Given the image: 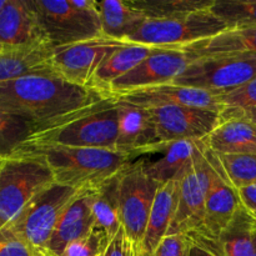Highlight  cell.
I'll return each mask as SVG.
<instances>
[{
  "mask_svg": "<svg viewBox=\"0 0 256 256\" xmlns=\"http://www.w3.org/2000/svg\"><path fill=\"white\" fill-rule=\"evenodd\" d=\"M2 48H4V46H2V44H0V50H2Z\"/></svg>",
  "mask_w": 256,
  "mask_h": 256,
  "instance_id": "f6af8a7d",
  "label": "cell"
},
{
  "mask_svg": "<svg viewBox=\"0 0 256 256\" xmlns=\"http://www.w3.org/2000/svg\"><path fill=\"white\" fill-rule=\"evenodd\" d=\"M128 44L130 42L100 35L76 44L55 48L52 56V72L72 84L92 88L94 75L102 62Z\"/></svg>",
  "mask_w": 256,
  "mask_h": 256,
  "instance_id": "8fae6325",
  "label": "cell"
},
{
  "mask_svg": "<svg viewBox=\"0 0 256 256\" xmlns=\"http://www.w3.org/2000/svg\"><path fill=\"white\" fill-rule=\"evenodd\" d=\"M0 256H34V250L8 226L0 230Z\"/></svg>",
  "mask_w": 256,
  "mask_h": 256,
  "instance_id": "836d02e7",
  "label": "cell"
},
{
  "mask_svg": "<svg viewBox=\"0 0 256 256\" xmlns=\"http://www.w3.org/2000/svg\"><path fill=\"white\" fill-rule=\"evenodd\" d=\"M84 192L52 182L38 192L6 226L32 250H45L62 215Z\"/></svg>",
  "mask_w": 256,
  "mask_h": 256,
  "instance_id": "5b68a950",
  "label": "cell"
},
{
  "mask_svg": "<svg viewBox=\"0 0 256 256\" xmlns=\"http://www.w3.org/2000/svg\"><path fill=\"white\" fill-rule=\"evenodd\" d=\"M256 220L249 212L240 208L230 224L222 230L218 242L224 256H254V232Z\"/></svg>",
  "mask_w": 256,
  "mask_h": 256,
  "instance_id": "4316f807",
  "label": "cell"
},
{
  "mask_svg": "<svg viewBox=\"0 0 256 256\" xmlns=\"http://www.w3.org/2000/svg\"><path fill=\"white\" fill-rule=\"evenodd\" d=\"M189 238V256H224L219 246L218 239L202 232H190Z\"/></svg>",
  "mask_w": 256,
  "mask_h": 256,
  "instance_id": "e575fe53",
  "label": "cell"
},
{
  "mask_svg": "<svg viewBox=\"0 0 256 256\" xmlns=\"http://www.w3.org/2000/svg\"><path fill=\"white\" fill-rule=\"evenodd\" d=\"M48 42L32 0H6L0 12V44L2 46Z\"/></svg>",
  "mask_w": 256,
  "mask_h": 256,
  "instance_id": "2e32d148",
  "label": "cell"
},
{
  "mask_svg": "<svg viewBox=\"0 0 256 256\" xmlns=\"http://www.w3.org/2000/svg\"><path fill=\"white\" fill-rule=\"evenodd\" d=\"M52 46L49 42H36L24 46H4L0 50V82L32 74L52 72Z\"/></svg>",
  "mask_w": 256,
  "mask_h": 256,
  "instance_id": "ac0fdd59",
  "label": "cell"
},
{
  "mask_svg": "<svg viewBox=\"0 0 256 256\" xmlns=\"http://www.w3.org/2000/svg\"><path fill=\"white\" fill-rule=\"evenodd\" d=\"M228 25L210 9L172 19H146L128 42L148 46H184L220 34Z\"/></svg>",
  "mask_w": 256,
  "mask_h": 256,
  "instance_id": "8992f818",
  "label": "cell"
},
{
  "mask_svg": "<svg viewBox=\"0 0 256 256\" xmlns=\"http://www.w3.org/2000/svg\"><path fill=\"white\" fill-rule=\"evenodd\" d=\"M252 242H254V256H256V222L254 226V232H252Z\"/></svg>",
  "mask_w": 256,
  "mask_h": 256,
  "instance_id": "ab89813d",
  "label": "cell"
},
{
  "mask_svg": "<svg viewBox=\"0 0 256 256\" xmlns=\"http://www.w3.org/2000/svg\"><path fill=\"white\" fill-rule=\"evenodd\" d=\"M189 64V56L180 48H158L128 74L112 82L109 92L120 96L144 88L170 84L186 70Z\"/></svg>",
  "mask_w": 256,
  "mask_h": 256,
  "instance_id": "7c38bea8",
  "label": "cell"
},
{
  "mask_svg": "<svg viewBox=\"0 0 256 256\" xmlns=\"http://www.w3.org/2000/svg\"><path fill=\"white\" fill-rule=\"evenodd\" d=\"M156 49L158 46H148L134 42L120 48L119 50L112 52L95 72L92 88L110 94L109 86L112 82L128 74Z\"/></svg>",
  "mask_w": 256,
  "mask_h": 256,
  "instance_id": "cb8c5ba5",
  "label": "cell"
},
{
  "mask_svg": "<svg viewBox=\"0 0 256 256\" xmlns=\"http://www.w3.org/2000/svg\"><path fill=\"white\" fill-rule=\"evenodd\" d=\"M198 142L179 140L168 144L162 149V156L156 162H144L145 172L160 185L178 179L190 166L196 152Z\"/></svg>",
  "mask_w": 256,
  "mask_h": 256,
  "instance_id": "d4e9b609",
  "label": "cell"
},
{
  "mask_svg": "<svg viewBox=\"0 0 256 256\" xmlns=\"http://www.w3.org/2000/svg\"><path fill=\"white\" fill-rule=\"evenodd\" d=\"M204 144L215 154H256V122L242 119L220 120Z\"/></svg>",
  "mask_w": 256,
  "mask_h": 256,
  "instance_id": "7402d4cb",
  "label": "cell"
},
{
  "mask_svg": "<svg viewBox=\"0 0 256 256\" xmlns=\"http://www.w3.org/2000/svg\"><path fill=\"white\" fill-rule=\"evenodd\" d=\"M32 124L26 119L0 109V155L12 156L15 150L32 135Z\"/></svg>",
  "mask_w": 256,
  "mask_h": 256,
  "instance_id": "4dcf8cb0",
  "label": "cell"
},
{
  "mask_svg": "<svg viewBox=\"0 0 256 256\" xmlns=\"http://www.w3.org/2000/svg\"><path fill=\"white\" fill-rule=\"evenodd\" d=\"M256 79V56H219L192 60L172 84L192 86L218 95Z\"/></svg>",
  "mask_w": 256,
  "mask_h": 256,
  "instance_id": "30bf717a",
  "label": "cell"
},
{
  "mask_svg": "<svg viewBox=\"0 0 256 256\" xmlns=\"http://www.w3.org/2000/svg\"><path fill=\"white\" fill-rule=\"evenodd\" d=\"M212 166L205 154L204 140L198 142L190 166L180 176L179 202L166 235L200 232L204 229L205 199Z\"/></svg>",
  "mask_w": 256,
  "mask_h": 256,
  "instance_id": "9c48e42d",
  "label": "cell"
},
{
  "mask_svg": "<svg viewBox=\"0 0 256 256\" xmlns=\"http://www.w3.org/2000/svg\"><path fill=\"white\" fill-rule=\"evenodd\" d=\"M122 102L142 108L156 106H190L209 109L222 112V105L218 96L206 90L176 84H162L144 88L116 96Z\"/></svg>",
  "mask_w": 256,
  "mask_h": 256,
  "instance_id": "9a60e30c",
  "label": "cell"
},
{
  "mask_svg": "<svg viewBox=\"0 0 256 256\" xmlns=\"http://www.w3.org/2000/svg\"><path fill=\"white\" fill-rule=\"evenodd\" d=\"M152 118L162 149L179 140H205L220 124V114L190 106L146 108Z\"/></svg>",
  "mask_w": 256,
  "mask_h": 256,
  "instance_id": "4fadbf2b",
  "label": "cell"
},
{
  "mask_svg": "<svg viewBox=\"0 0 256 256\" xmlns=\"http://www.w3.org/2000/svg\"><path fill=\"white\" fill-rule=\"evenodd\" d=\"M240 208L242 202L238 195V190L222 172L212 166V180L205 199L204 229L200 232L218 239Z\"/></svg>",
  "mask_w": 256,
  "mask_h": 256,
  "instance_id": "e0dca14e",
  "label": "cell"
},
{
  "mask_svg": "<svg viewBox=\"0 0 256 256\" xmlns=\"http://www.w3.org/2000/svg\"><path fill=\"white\" fill-rule=\"evenodd\" d=\"M34 256H42L40 250H34Z\"/></svg>",
  "mask_w": 256,
  "mask_h": 256,
  "instance_id": "7bdbcfd3",
  "label": "cell"
},
{
  "mask_svg": "<svg viewBox=\"0 0 256 256\" xmlns=\"http://www.w3.org/2000/svg\"><path fill=\"white\" fill-rule=\"evenodd\" d=\"M135 256H152V255L150 254V252H145V250L142 248V245L136 244V254H135Z\"/></svg>",
  "mask_w": 256,
  "mask_h": 256,
  "instance_id": "f35d334b",
  "label": "cell"
},
{
  "mask_svg": "<svg viewBox=\"0 0 256 256\" xmlns=\"http://www.w3.org/2000/svg\"><path fill=\"white\" fill-rule=\"evenodd\" d=\"M4 162H5V159L2 156V155H0V166H2V165L4 164Z\"/></svg>",
  "mask_w": 256,
  "mask_h": 256,
  "instance_id": "ee69618b",
  "label": "cell"
},
{
  "mask_svg": "<svg viewBox=\"0 0 256 256\" xmlns=\"http://www.w3.org/2000/svg\"><path fill=\"white\" fill-rule=\"evenodd\" d=\"M112 94L72 84L55 72L32 74L0 82V109L42 126Z\"/></svg>",
  "mask_w": 256,
  "mask_h": 256,
  "instance_id": "6da1fadb",
  "label": "cell"
},
{
  "mask_svg": "<svg viewBox=\"0 0 256 256\" xmlns=\"http://www.w3.org/2000/svg\"><path fill=\"white\" fill-rule=\"evenodd\" d=\"M146 19H172L210 9L214 0H129Z\"/></svg>",
  "mask_w": 256,
  "mask_h": 256,
  "instance_id": "f1b7e54d",
  "label": "cell"
},
{
  "mask_svg": "<svg viewBox=\"0 0 256 256\" xmlns=\"http://www.w3.org/2000/svg\"><path fill=\"white\" fill-rule=\"evenodd\" d=\"M40 252H42V256H52V254H49V252H46V250H40Z\"/></svg>",
  "mask_w": 256,
  "mask_h": 256,
  "instance_id": "b9f144b4",
  "label": "cell"
},
{
  "mask_svg": "<svg viewBox=\"0 0 256 256\" xmlns=\"http://www.w3.org/2000/svg\"><path fill=\"white\" fill-rule=\"evenodd\" d=\"M135 254H136V244L129 239L122 226L110 240L104 256H135Z\"/></svg>",
  "mask_w": 256,
  "mask_h": 256,
  "instance_id": "8d00e7d4",
  "label": "cell"
},
{
  "mask_svg": "<svg viewBox=\"0 0 256 256\" xmlns=\"http://www.w3.org/2000/svg\"><path fill=\"white\" fill-rule=\"evenodd\" d=\"M99 6L102 34L116 40H126L132 36L146 20L140 10L128 0H102Z\"/></svg>",
  "mask_w": 256,
  "mask_h": 256,
  "instance_id": "603a6c76",
  "label": "cell"
},
{
  "mask_svg": "<svg viewBox=\"0 0 256 256\" xmlns=\"http://www.w3.org/2000/svg\"><path fill=\"white\" fill-rule=\"evenodd\" d=\"M242 206L249 212L250 216L256 220V184L248 185L238 189Z\"/></svg>",
  "mask_w": 256,
  "mask_h": 256,
  "instance_id": "74e56055",
  "label": "cell"
},
{
  "mask_svg": "<svg viewBox=\"0 0 256 256\" xmlns=\"http://www.w3.org/2000/svg\"><path fill=\"white\" fill-rule=\"evenodd\" d=\"M120 172L98 188L92 196V210L94 216V226L106 232L110 240L122 228L119 212Z\"/></svg>",
  "mask_w": 256,
  "mask_h": 256,
  "instance_id": "484cf974",
  "label": "cell"
},
{
  "mask_svg": "<svg viewBox=\"0 0 256 256\" xmlns=\"http://www.w3.org/2000/svg\"><path fill=\"white\" fill-rule=\"evenodd\" d=\"M110 242L109 235L94 226L84 238L66 245L60 256H102Z\"/></svg>",
  "mask_w": 256,
  "mask_h": 256,
  "instance_id": "d6a6232c",
  "label": "cell"
},
{
  "mask_svg": "<svg viewBox=\"0 0 256 256\" xmlns=\"http://www.w3.org/2000/svg\"><path fill=\"white\" fill-rule=\"evenodd\" d=\"M222 105L220 119H242L256 122V79L225 94L218 95Z\"/></svg>",
  "mask_w": 256,
  "mask_h": 256,
  "instance_id": "f546056e",
  "label": "cell"
},
{
  "mask_svg": "<svg viewBox=\"0 0 256 256\" xmlns=\"http://www.w3.org/2000/svg\"><path fill=\"white\" fill-rule=\"evenodd\" d=\"M118 132V98L109 96L49 124L34 128L20 146L64 145L116 152Z\"/></svg>",
  "mask_w": 256,
  "mask_h": 256,
  "instance_id": "3957f363",
  "label": "cell"
},
{
  "mask_svg": "<svg viewBox=\"0 0 256 256\" xmlns=\"http://www.w3.org/2000/svg\"><path fill=\"white\" fill-rule=\"evenodd\" d=\"M159 186V182L145 172L144 160L129 162L120 172V222L134 244L142 242Z\"/></svg>",
  "mask_w": 256,
  "mask_h": 256,
  "instance_id": "ba28073f",
  "label": "cell"
},
{
  "mask_svg": "<svg viewBox=\"0 0 256 256\" xmlns=\"http://www.w3.org/2000/svg\"><path fill=\"white\" fill-rule=\"evenodd\" d=\"M119 132L116 152L132 159L148 152H162L152 118L146 108L118 99Z\"/></svg>",
  "mask_w": 256,
  "mask_h": 256,
  "instance_id": "5bb4252c",
  "label": "cell"
},
{
  "mask_svg": "<svg viewBox=\"0 0 256 256\" xmlns=\"http://www.w3.org/2000/svg\"><path fill=\"white\" fill-rule=\"evenodd\" d=\"M95 190L82 192L65 210L45 249L49 254L60 256L66 245L80 238H84L92 232L94 228L92 205Z\"/></svg>",
  "mask_w": 256,
  "mask_h": 256,
  "instance_id": "d6986e66",
  "label": "cell"
},
{
  "mask_svg": "<svg viewBox=\"0 0 256 256\" xmlns=\"http://www.w3.org/2000/svg\"><path fill=\"white\" fill-rule=\"evenodd\" d=\"M5 4H6V0H0V12H2V8L5 6Z\"/></svg>",
  "mask_w": 256,
  "mask_h": 256,
  "instance_id": "60d3db41",
  "label": "cell"
},
{
  "mask_svg": "<svg viewBox=\"0 0 256 256\" xmlns=\"http://www.w3.org/2000/svg\"><path fill=\"white\" fill-rule=\"evenodd\" d=\"M180 49L189 56L190 62L202 58L256 56V26L226 29L215 36L184 45Z\"/></svg>",
  "mask_w": 256,
  "mask_h": 256,
  "instance_id": "ffe728a7",
  "label": "cell"
},
{
  "mask_svg": "<svg viewBox=\"0 0 256 256\" xmlns=\"http://www.w3.org/2000/svg\"><path fill=\"white\" fill-rule=\"evenodd\" d=\"M10 158L38 160L50 170L54 182L80 190L98 189L132 160L114 150L64 145L19 146Z\"/></svg>",
  "mask_w": 256,
  "mask_h": 256,
  "instance_id": "7a4b0ae2",
  "label": "cell"
},
{
  "mask_svg": "<svg viewBox=\"0 0 256 256\" xmlns=\"http://www.w3.org/2000/svg\"><path fill=\"white\" fill-rule=\"evenodd\" d=\"M210 10L228 29L256 26V0H214Z\"/></svg>",
  "mask_w": 256,
  "mask_h": 256,
  "instance_id": "1f68e13d",
  "label": "cell"
},
{
  "mask_svg": "<svg viewBox=\"0 0 256 256\" xmlns=\"http://www.w3.org/2000/svg\"><path fill=\"white\" fill-rule=\"evenodd\" d=\"M102 256H104V255H102Z\"/></svg>",
  "mask_w": 256,
  "mask_h": 256,
  "instance_id": "bcb514c9",
  "label": "cell"
},
{
  "mask_svg": "<svg viewBox=\"0 0 256 256\" xmlns=\"http://www.w3.org/2000/svg\"><path fill=\"white\" fill-rule=\"evenodd\" d=\"M189 238L184 234L166 235L160 242L152 256H189Z\"/></svg>",
  "mask_w": 256,
  "mask_h": 256,
  "instance_id": "d590c367",
  "label": "cell"
},
{
  "mask_svg": "<svg viewBox=\"0 0 256 256\" xmlns=\"http://www.w3.org/2000/svg\"><path fill=\"white\" fill-rule=\"evenodd\" d=\"M54 179L42 162L28 158H8L0 166V230Z\"/></svg>",
  "mask_w": 256,
  "mask_h": 256,
  "instance_id": "52a82bcc",
  "label": "cell"
},
{
  "mask_svg": "<svg viewBox=\"0 0 256 256\" xmlns=\"http://www.w3.org/2000/svg\"><path fill=\"white\" fill-rule=\"evenodd\" d=\"M205 154L212 166L236 190L256 184V154H215L206 146Z\"/></svg>",
  "mask_w": 256,
  "mask_h": 256,
  "instance_id": "83f0119b",
  "label": "cell"
},
{
  "mask_svg": "<svg viewBox=\"0 0 256 256\" xmlns=\"http://www.w3.org/2000/svg\"><path fill=\"white\" fill-rule=\"evenodd\" d=\"M45 39L52 49L102 34L96 0H32Z\"/></svg>",
  "mask_w": 256,
  "mask_h": 256,
  "instance_id": "277c9868",
  "label": "cell"
},
{
  "mask_svg": "<svg viewBox=\"0 0 256 256\" xmlns=\"http://www.w3.org/2000/svg\"><path fill=\"white\" fill-rule=\"evenodd\" d=\"M179 185L180 178H178L162 184L158 189L150 212L146 232L140 244L142 249L150 254L155 252L158 245L169 232L179 202Z\"/></svg>",
  "mask_w": 256,
  "mask_h": 256,
  "instance_id": "44dd1931",
  "label": "cell"
}]
</instances>
